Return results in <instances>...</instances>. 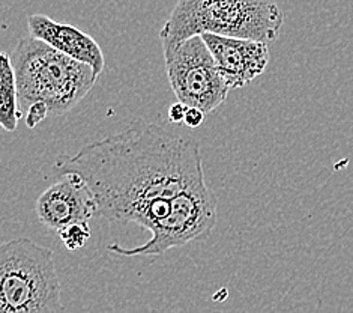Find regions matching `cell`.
I'll use <instances>...</instances> for the list:
<instances>
[{
  "label": "cell",
  "instance_id": "obj_4",
  "mask_svg": "<svg viewBox=\"0 0 353 313\" xmlns=\"http://www.w3.org/2000/svg\"><path fill=\"white\" fill-rule=\"evenodd\" d=\"M0 313H65L53 250L30 238L2 244Z\"/></svg>",
  "mask_w": 353,
  "mask_h": 313
},
{
  "label": "cell",
  "instance_id": "obj_5",
  "mask_svg": "<svg viewBox=\"0 0 353 313\" xmlns=\"http://www.w3.org/2000/svg\"><path fill=\"white\" fill-rule=\"evenodd\" d=\"M218 198L208 187H192L172 199L169 214L149 227L150 240L137 247L108 244V250L121 256H158L191 241L206 240L216 225Z\"/></svg>",
  "mask_w": 353,
  "mask_h": 313
},
{
  "label": "cell",
  "instance_id": "obj_2",
  "mask_svg": "<svg viewBox=\"0 0 353 313\" xmlns=\"http://www.w3.org/2000/svg\"><path fill=\"white\" fill-rule=\"evenodd\" d=\"M283 24L284 14L276 0H178L159 39L164 55L205 33L268 44L279 39Z\"/></svg>",
  "mask_w": 353,
  "mask_h": 313
},
{
  "label": "cell",
  "instance_id": "obj_8",
  "mask_svg": "<svg viewBox=\"0 0 353 313\" xmlns=\"http://www.w3.org/2000/svg\"><path fill=\"white\" fill-rule=\"evenodd\" d=\"M212 53L218 71L230 89L247 86L263 74L269 64L266 42L205 33L201 35Z\"/></svg>",
  "mask_w": 353,
  "mask_h": 313
},
{
  "label": "cell",
  "instance_id": "obj_1",
  "mask_svg": "<svg viewBox=\"0 0 353 313\" xmlns=\"http://www.w3.org/2000/svg\"><path fill=\"white\" fill-rule=\"evenodd\" d=\"M54 172L80 175L95 194L98 217L119 223H134L150 202L206 184L199 143L143 120L59 155Z\"/></svg>",
  "mask_w": 353,
  "mask_h": 313
},
{
  "label": "cell",
  "instance_id": "obj_11",
  "mask_svg": "<svg viewBox=\"0 0 353 313\" xmlns=\"http://www.w3.org/2000/svg\"><path fill=\"white\" fill-rule=\"evenodd\" d=\"M59 238L70 252H75L85 247L90 240V227L89 225H71L65 229L57 232Z\"/></svg>",
  "mask_w": 353,
  "mask_h": 313
},
{
  "label": "cell",
  "instance_id": "obj_9",
  "mask_svg": "<svg viewBox=\"0 0 353 313\" xmlns=\"http://www.w3.org/2000/svg\"><path fill=\"white\" fill-rule=\"evenodd\" d=\"M29 35L53 47L57 52L74 61L92 66L98 75L105 66V57L101 46L88 33L72 24L54 21L44 14H33L28 19Z\"/></svg>",
  "mask_w": 353,
  "mask_h": 313
},
{
  "label": "cell",
  "instance_id": "obj_13",
  "mask_svg": "<svg viewBox=\"0 0 353 313\" xmlns=\"http://www.w3.org/2000/svg\"><path fill=\"white\" fill-rule=\"evenodd\" d=\"M205 116H206V113L203 112V110L188 107L187 116H185L183 124L187 125L188 129H197V126H200L201 124L205 122Z\"/></svg>",
  "mask_w": 353,
  "mask_h": 313
},
{
  "label": "cell",
  "instance_id": "obj_6",
  "mask_svg": "<svg viewBox=\"0 0 353 313\" xmlns=\"http://www.w3.org/2000/svg\"><path fill=\"white\" fill-rule=\"evenodd\" d=\"M165 73L178 101L208 115L220 107L229 94L215 59L201 35L185 39L164 55Z\"/></svg>",
  "mask_w": 353,
  "mask_h": 313
},
{
  "label": "cell",
  "instance_id": "obj_3",
  "mask_svg": "<svg viewBox=\"0 0 353 313\" xmlns=\"http://www.w3.org/2000/svg\"><path fill=\"white\" fill-rule=\"evenodd\" d=\"M19 86L20 108L37 103L48 107L50 116H61L77 106L95 86L92 66L62 55L33 37H23L11 55Z\"/></svg>",
  "mask_w": 353,
  "mask_h": 313
},
{
  "label": "cell",
  "instance_id": "obj_12",
  "mask_svg": "<svg viewBox=\"0 0 353 313\" xmlns=\"http://www.w3.org/2000/svg\"><path fill=\"white\" fill-rule=\"evenodd\" d=\"M48 116H50V110L46 104L43 103L33 104L26 112V125L29 129H35L38 124L46 121Z\"/></svg>",
  "mask_w": 353,
  "mask_h": 313
},
{
  "label": "cell",
  "instance_id": "obj_7",
  "mask_svg": "<svg viewBox=\"0 0 353 313\" xmlns=\"http://www.w3.org/2000/svg\"><path fill=\"white\" fill-rule=\"evenodd\" d=\"M35 211L38 220L56 232L71 225H89L98 217V204L94 191L77 173H65L41 193Z\"/></svg>",
  "mask_w": 353,
  "mask_h": 313
},
{
  "label": "cell",
  "instance_id": "obj_14",
  "mask_svg": "<svg viewBox=\"0 0 353 313\" xmlns=\"http://www.w3.org/2000/svg\"><path fill=\"white\" fill-rule=\"evenodd\" d=\"M187 110L188 107L182 104V103H174L173 106H170L169 108V120L173 124H183L185 116H187Z\"/></svg>",
  "mask_w": 353,
  "mask_h": 313
},
{
  "label": "cell",
  "instance_id": "obj_10",
  "mask_svg": "<svg viewBox=\"0 0 353 313\" xmlns=\"http://www.w3.org/2000/svg\"><path fill=\"white\" fill-rule=\"evenodd\" d=\"M23 112L20 110L19 86L11 56L0 55V125L6 131H15Z\"/></svg>",
  "mask_w": 353,
  "mask_h": 313
}]
</instances>
